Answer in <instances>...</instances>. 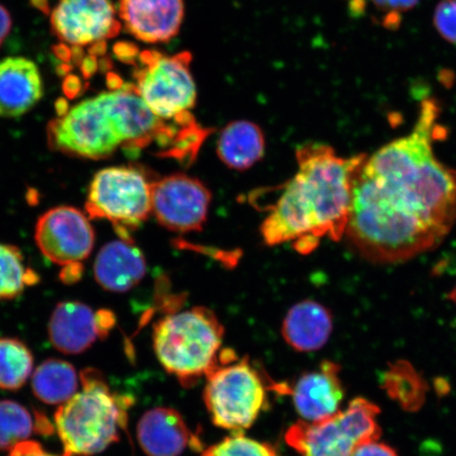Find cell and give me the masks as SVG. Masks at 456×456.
I'll return each mask as SVG.
<instances>
[{
    "instance_id": "18",
    "label": "cell",
    "mask_w": 456,
    "mask_h": 456,
    "mask_svg": "<svg viewBox=\"0 0 456 456\" xmlns=\"http://www.w3.org/2000/svg\"><path fill=\"white\" fill-rule=\"evenodd\" d=\"M145 273L144 256L130 241L106 244L95 259V281L110 292H127L144 278Z\"/></svg>"
},
{
    "instance_id": "8",
    "label": "cell",
    "mask_w": 456,
    "mask_h": 456,
    "mask_svg": "<svg viewBox=\"0 0 456 456\" xmlns=\"http://www.w3.org/2000/svg\"><path fill=\"white\" fill-rule=\"evenodd\" d=\"M151 184L134 167H110L99 171L89 188L86 210L91 219L112 222L122 240L148 219L151 210Z\"/></svg>"
},
{
    "instance_id": "34",
    "label": "cell",
    "mask_w": 456,
    "mask_h": 456,
    "mask_svg": "<svg viewBox=\"0 0 456 456\" xmlns=\"http://www.w3.org/2000/svg\"><path fill=\"white\" fill-rule=\"evenodd\" d=\"M79 68H81L84 78L88 79L91 77H94L99 70L98 57L90 54L85 56V59L83 60L82 64L79 65Z\"/></svg>"
},
{
    "instance_id": "6",
    "label": "cell",
    "mask_w": 456,
    "mask_h": 456,
    "mask_svg": "<svg viewBox=\"0 0 456 456\" xmlns=\"http://www.w3.org/2000/svg\"><path fill=\"white\" fill-rule=\"evenodd\" d=\"M191 60L187 51L165 55L147 50L139 55L140 67L134 72L136 90L151 110L164 121H195L191 113L197 101Z\"/></svg>"
},
{
    "instance_id": "43",
    "label": "cell",
    "mask_w": 456,
    "mask_h": 456,
    "mask_svg": "<svg viewBox=\"0 0 456 456\" xmlns=\"http://www.w3.org/2000/svg\"><path fill=\"white\" fill-rule=\"evenodd\" d=\"M112 61L108 57H102L99 61V68L102 72H108L111 69Z\"/></svg>"
},
{
    "instance_id": "29",
    "label": "cell",
    "mask_w": 456,
    "mask_h": 456,
    "mask_svg": "<svg viewBox=\"0 0 456 456\" xmlns=\"http://www.w3.org/2000/svg\"><path fill=\"white\" fill-rule=\"evenodd\" d=\"M352 456H399L396 450L379 441L361 444Z\"/></svg>"
},
{
    "instance_id": "25",
    "label": "cell",
    "mask_w": 456,
    "mask_h": 456,
    "mask_svg": "<svg viewBox=\"0 0 456 456\" xmlns=\"http://www.w3.org/2000/svg\"><path fill=\"white\" fill-rule=\"evenodd\" d=\"M28 273L20 250L12 245L0 244V300L20 296L28 281H32Z\"/></svg>"
},
{
    "instance_id": "16",
    "label": "cell",
    "mask_w": 456,
    "mask_h": 456,
    "mask_svg": "<svg viewBox=\"0 0 456 456\" xmlns=\"http://www.w3.org/2000/svg\"><path fill=\"white\" fill-rule=\"evenodd\" d=\"M43 96L41 72L25 57L0 61V117L19 118L37 104Z\"/></svg>"
},
{
    "instance_id": "3",
    "label": "cell",
    "mask_w": 456,
    "mask_h": 456,
    "mask_svg": "<svg viewBox=\"0 0 456 456\" xmlns=\"http://www.w3.org/2000/svg\"><path fill=\"white\" fill-rule=\"evenodd\" d=\"M79 379L83 390L61 404L54 418L65 456L104 452L127 424L129 397L113 395L100 370H85Z\"/></svg>"
},
{
    "instance_id": "38",
    "label": "cell",
    "mask_w": 456,
    "mask_h": 456,
    "mask_svg": "<svg viewBox=\"0 0 456 456\" xmlns=\"http://www.w3.org/2000/svg\"><path fill=\"white\" fill-rule=\"evenodd\" d=\"M107 86L110 91L118 90L122 88L124 86L123 79L116 73H108L107 76Z\"/></svg>"
},
{
    "instance_id": "5",
    "label": "cell",
    "mask_w": 456,
    "mask_h": 456,
    "mask_svg": "<svg viewBox=\"0 0 456 456\" xmlns=\"http://www.w3.org/2000/svg\"><path fill=\"white\" fill-rule=\"evenodd\" d=\"M379 414L378 404L357 397L330 419L296 423L285 441L300 456H352L361 444L379 440Z\"/></svg>"
},
{
    "instance_id": "40",
    "label": "cell",
    "mask_w": 456,
    "mask_h": 456,
    "mask_svg": "<svg viewBox=\"0 0 456 456\" xmlns=\"http://www.w3.org/2000/svg\"><path fill=\"white\" fill-rule=\"evenodd\" d=\"M55 110L59 118L65 117L69 112V104L66 99H59L55 102Z\"/></svg>"
},
{
    "instance_id": "2",
    "label": "cell",
    "mask_w": 456,
    "mask_h": 456,
    "mask_svg": "<svg viewBox=\"0 0 456 456\" xmlns=\"http://www.w3.org/2000/svg\"><path fill=\"white\" fill-rule=\"evenodd\" d=\"M297 173L283 188L261 226L266 244L293 242L307 254L323 237L340 241L349 222L353 181L367 158H342L332 147L309 142L297 148Z\"/></svg>"
},
{
    "instance_id": "24",
    "label": "cell",
    "mask_w": 456,
    "mask_h": 456,
    "mask_svg": "<svg viewBox=\"0 0 456 456\" xmlns=\"http://www.w3.org/2000/svg\"><path fill=\"white\" fill-rule=\"evenodd\" d=\"M37 429L36 419L21 406L12 401L0 402V450L11 452L17 444L26 442Z\"/></svg>"
},
{
    "instance_id": "14",
    "label": "cell",
    "mask_w": 456,
    "mask_h": 456,
    "mask_svg": "<svg viewBox=\"0 0 456 456\" xmlns=\"http://www.w3.org/2000/svg\"><path fill=\"white\" fill-rule=\"evenodd\" d=\"M290 395L296 410L307 423H318L338 414L345 398L339 364L326 361L302 374Z\"/></svg>"
},
{
    "instance_id": "26",
    "label": "cell",
    "mask_w": 456,
    "mask_h": 456,
    "mask_svg": "<svg viewBox=\"0 0 456 456\" xmlns=\"http://www.w3.org/2000/svg\"><path fill=\"white\" fill-rule=\"evenodd\" d=\"M202 456H278L271 444L236 435L205 450Z\"/></svg>"
},
{
    "instance_id": "32",
    "label": "cell",
    "mask_w": 456,
    "mask_h": 456,
    "mask_svg": "<svg viewBox=\"0 0 456 456\" xmlns=\"http://www.w3.org/2000/svg\"><path fill=\"white\" fill-rule=\"evenodd\" d=\"M85 89L82 79L77 76H73V74L67 76L64 82H62V91H64L67 98L70 100L77 98L78 95L82 94Z\"/></svg>"
},
{
    "instance_id": "44",
    "label": "cell",
    "mask_w": 456,
    "mask_h": 456,
    "mask_svg": "<svg viewBox=\"0 0 456 456\" xmlns=\"http://www.w3.org/2000/svg\"><path fill=\"white\" fill-rule=\"evenodd\" d=\"M448 300L453 302V304L456 305V284L454 285L453 289L450 290V292L447 295Z\"/></svg>"
},
{
    "instance_id": "33",
    "label": "cell",
    "mask_w": 456,
    "mask_h": 456,
    "mask_svg": "<svg viewBox=\"0 0 456 456\" xmlns=\"http://www.w3.org/2000/svg\"><path fill=\"white\" fill-rule=\"evenodd\" d=\"M11 28H12V19H11L9 11L0 4V45L9 36Z\"/></svg>"
},
{
    "instance_id": "28",
    "label": "cell",
    "mask_w": 456,
    "mask_h": 456,
    "mask_svg": "<svg viewBox=\"0 0 456 456\" xmlns=\"http://www.w3.org/2000/svg\"><path fill=\"white\" fill-rule=\"evenodd\" d=\"M375 9L386 15V26H396L403 13L413 9L419 0H370Z\"/></svg>"
},
{
    "instance_id": "22",
    "label": "cell",
    "mask_w": 456,
    "mask_h": 456,
    "mask_svg": "<svg viewBox=\"0 0 456 456\" xmlns=\"http://www.w3.org/2000/svg\"><path fill=\"white\" fill-rule=\"evenodd\" d=\"M381 387L398 406L408 412L418 411L426 401V380L406 361L390 364L381 376Z\"/></svg>"
},
{
    "instance_id": "17",
    "label": "cell",
    "mask_w": 456,
    "mask_h": 456,
    "mask_svg": "<svg viewBox=\"0 0 456 456\" xmlns=\"http://www.w3.org/2000/svg\"><path fill=\"white\" fill-rule=\"evenodd\" d=\"M138 440L150 456H178L197 441L182 415L167 407L151 409L142 416Z\"/></svg>"
},
{
    "instance_id": "7",
    "label": "cell",
    "mask_w": 456,
    "mask_h": 456,
    "mask_svg": "<svg viewBox=\"0 0 456 456\" xmlns=\"http://www.w3.org/2000/svg\"><path fill=\"white\" fill-rule=\"evenodd\" d=\"M207 379L204 403L216 426L242 431L255 423L265 407L266 387L248 357L219 364Z\"/></svg>"
},
{
    "instance_id": "11",
    "label": "cell",
    "mask_w": 456,
    "mask_h": 456,
    "mask_svg": "<svg viewBox=\"0 0 456 456\" xmlns=\"http://www.w3.org/2000/svg\"><path fill=\"white\" fill-rule=\"evenodd\" d=\"M95 241L94 227L78 209L69 207L48 210L36 227V242L54 264L67 266L88 258Z\"/></svg>"
},
{
    "instance_id": "12",
    "label": "cell",
    "mask_w": 456,
    "mask_h": 456,
    "mask_svg": "<svg viewBox=\"0 0 456 456\" xmlns=\"http://www.w3.org/2000/svg\"><path fill=\"white\" fill-rule=\"evenodd\" d=\"M110 0H60L51 13V30L62 43L87 45L113 38L122 28Z\"/></svg>"
},
{
    "instance_id": "9",
    "label": "cell",
    "mask_w": 456,
    "mask_h": 456,
    "mask_svg": "<svg viewBox=\"0 0 456 456\" xmlns=\"http://www.w3.org/2000/svg\"><path fill=\"white\" fill-rule=\"evenodd\" d=\"M48 139L53 150L90 159L110 158L122 147L101 94L51 122Z\"/></svg>"
},
{
    "instance_id": "4",
    "label": "cell",
    "mask_w": 456,
    "mask_h": 456,
    "mask_svg": "<svg viewBox=\"0 0 456 456\" xmlns=\"http://www.w3.org/2000/svg\"><path fill=\"white\" fill-rule=\"evenodd\" d=\"M224 328L204 306L170 313L153 328V349L159 362L186 387L221 364Z\"/></svg>"
},
{
    "instance_id": "39",
    "label": "cell",
    "mask_w": 456,
    "mask_h": 456,
    "mask_svg": "<svg viewBox=\"0 0 456 456\" xmlns=\"http://www.w3.org/2000/svg\"><path fill=\"white\" fill-rule=\"evenodd\" d=\"M71 53V61H73V65H81L86 56L82 45H72Z\"/></svg>"
},
{
    "instance_id": "10",
    "label": "cell",
    "mask_w": 456,
    "mask_h": 456,
    "mask_svg": "<svg viewBox=\"0 0 456 456\" xmlns=\"http://www.w3.org/2000/svg\"><path fill=\"white\" fill-rule=\"evenodd\" d=\"M212 193L201 181L174 174L152 182L151 210L159 224L175 232L201 231Z\"/></svg>"
},
{
    "instance_id": "21",
    "label": "cell",
    "mask_w": 456,
    "mask_h": 456,
    "mask_svg": "<svg viewBox=\"0 0 456 456\" xmlns=\"http://www.w3.org/2000/svg\"><path fill=\"white\" fill-rule=\"evenodd\" d=\"M79 381L72 364L61 359H48L32 378L34 395L47 404H64L77 395Z\"/></svg>"
},
{
    "instance_id": "13",
    "label": "cell",
    "mask_w": 456,
    "mask_h": 456,
    "mask_svg": "<svg viewBox=\"0 0 456 456\" xmlns=\"http://www.w3.org/2000/svg\"><path fill=\"white\" fill-rule=\"evenodd\" d=\"M118 14L131 36L148 44L167 43L184 19L183 0H118Z\"/></svg>"
},
{
    "instance_id": "20",
    "label": "cell",
    "mask_w": 456,
    "mask_h": 456,
    "mask_svg": "<svg viewBox=\"0 0 456 456\" xmlns=\"http://www.w3.org/2000/svg\"><path fill=\"white\" fill-rule=\"evenodd\" d=\"M265 138L258 125L235 121L221 131L216 152L227 167L248 169L264 158Z\"/></svg>"
},
{
    "instance_id": "42",
    "label": "cell",
    "mask_w": 456,
    "mask_h": 456,
    "mask_svg": "<svg viewBox=\"0 0 456 456\" xmlns=\"http://www.w3.org/2000/svg\"><path fill=\"white\" fill-rule=\"evenodd\" d=\"M72 70V65L68 64V62H62L61 65L57 67L56 72L60 77H67L69 76V73Z\"/></svg>"
},
{
    "instance_id": "1",
    "label": "cell",
    "mask_w": 456,
    "mask_h": 456,
    "mask_svg": "<svg viewBox=\"0 0 456 456\" xmlns=\"http://www.w3.org/2000/svg\"><path fill=\"white\" fill-rule=\"evenodd\" d=\"M441 113L436 100L421 102L411 133L379 148L357 170L345 237L372 264L430 252L456 224V170L435 151L444 136Z\"/></svg>"
},
{
    "instance_id": "19",
    "label": "cell",
    "mask_w": 456,
    "mask_h": 456,
    "mask_svg": "<svg viewBox=\"0 0 456 456\" xmlns=\"http://www.w3.org/2000/svg\"><path fill=\"white\" fill-rule=\"evenodd\" d=\"M282 336L288 345L299 352H312L326 346L333 330L332 314L314 300L298 302L285 316Z\"/></svg>"
},
{
    "instance_id": "41",
    "label": "cell",
    "mask_w": 456,
    "mask_h": 456,
    "mask_svg": "<svg viewBox=\"0 0 456 456\" xmlns=\"http://www.w3.org/2000/svg\"><path fill=\"white\" fill-rule=\"evenodd\" d=\"M32 7L41 11V12L50 15L51 10L48 0H30Z\"/></svg>"
},
{
    "instance_id": "30",
    "label": "cell",
    "mask_w": 456,
    "mask_h": 456,
    "mask_svg": "<svg viewBox=\"0 0 456 456\" xmlns=\"http://www.w3.org/2000/svg\"><path fill=\"white\" fill-rule=\"evenodd\" d=\"M9 456H56L51 454L44 449L41 444L32 441L22 442L12 450H11ZM61 456H65L62 454Z\"/></svg>"
},
{
    "instance_id": "37",
    "label": "cell",
    "mask_w": 456,
    "mask_h": 456,
    "mask_svg": "<svg viewBox=\"0 0 456 456\" xmlns=\"http://www.w3.org/2000/svg\"><path fill=\"white\" fill-rule=\"evenodd\" d=\"M107 43L106 41H99L90 45L88 53L95 57H102L106 54Z\"/></svg>"
},
{
    "instance_id": "15",
    "label": "cell",
    "mask_w": 456,
    "mask_h": 456,
    "mask_svg": "<svg viewBox=\"0 0 456 456\" xmlns=\"http://www.w3.org/2000/svg\"><path fill=\"white\" fill-rule=\"evenodd\" d=\"M50 341L64 354L77 355L87 351L99 338H106L98 313L78 301L57 305L49 322Z\"/></svg>"
},
{
    "instance_id": "23",
    "label": "cell",
    "mask_w": 456,
    "mask_h": 456,
    "mask_svg": "<svg viewBox=\"0 0 456 456\" xmlns=\"http://www.w3.org/2000/svg\"><path fill=\"white\" fill-rule=\"evenodd\" d=\"M32 370V353L24 342L0 338V389L20 390L30 378Z\"/></svg>"
},
{
    "instance_id": "27",
    "label": "cell",
    "mask_w": 456,
    "mask_h": 456,
    "mask_svg": "<svg viewBox=\"0 0 456 456\" xmlns=\"http://www.w3.org/2000/svg\"><path fill=\"white\" fill-rule=\"evenodd\" d=\"M433 22L444 39L456 45V0H440L433 15Z\"/></svg>"
},
{
    "instance_id": "35",
    "label": "cell",
    "mask_w": 456,
    "mask_h": 456,
    "mask_svg": "<svg viewBox=\"0 0 456 456\" xmlns=\"http://www.w3.org/2000/svg\"><path fill=\"white\" fill-rule=\"evenodd\" d=\"M83 267L79 264H73L66 266V270L61 273V281L66 283L76 282L77 279L81 278Z\"/></svg>"
},
{
    "instance_id": "36",
    "label": "cell",
    "mask_w": 456,
    "mask_h": 456,
    "mask_svg": "<svg viewBox=\"0 0 456 456\" xmlns=\"http://www.w3.org/2000/svg\"><path fill=\"white\" fill-rule=\"evenodd\" d=\"M53 53L57 57V59L61 60L64 62L71 61V48L68 47V45L65 43H61L59 45H55L53 47Z\"/></svg>"
},
{
    "instance_id": "31",
    "label": "cell",
    "mask_w": 456,
    "mask_h": 456,
    "mask_svg": "<svg viewBox=\"0 0 456 456\" xmlns=\"http://www.w3.org/2000/svg\"><path fill=\"white\" fill-rule=\"evenodd\" d=\"M113 53L119 61L134 65L136 56H138V48L133 44L121 42L114 45Z\"/></svg>"
}]
</instances>
